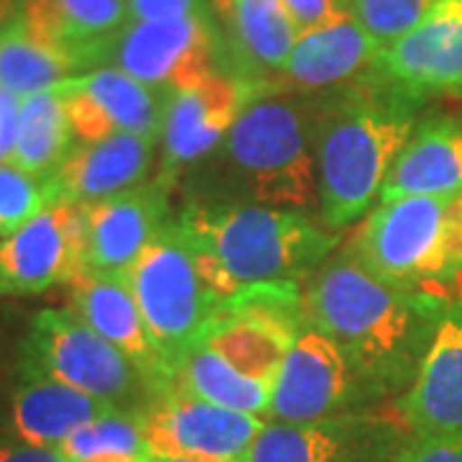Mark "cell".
<instances>
[{"label": "cell", "mask_w": 462, "mask_h": 462, "mask_svg": "<svg viewBox=\"0 0 462 462\" xmlns=\"http://www.w3.org/2000/svg\"><path fill=\"white\" fill-rule=\"evenodd\" d=\"M0 462H69L54 447H33L26 442H0Z\"/></svg>", "instance_id": "e575fe53"}, {"label": "cell", "mask_w": 462, "mask_h": 462, "mask_svg": "<svg viewBox=\"0 0 462 462\" xmlns=\"http://www.w3.org/2000/svg\"><path fill=\"white\" fill-rule=\"evenodd\" d=\"M170 190L154 178L111 199L85 203V270L124 275L172 221Z\"/></svg>", "instance_id": "9a60e30c"}, {"label": "cell", "mask_w": 462, "mask_h": 462, "mask_svg": "<svg viewBox=\"0 0 462 462\" xmlns=\"http://www.w3.org/2000/svg\"><path fill=\"white\" fill-rule=\"evenodd\" d=\"M18 11H21V0H0V36L16 21Z\"/></svg>", "instance_id": "d590c367"}, {"label": "cell", "mask_w": 462, "mask_h": 462, "mask_svg": "<svg viewBox=\"0 0 462 462\" xmlns=\"http://www.w3.org/2000/svg\"><path fill=\"white\" fill-rule=\"evenodd\" d=\"M229 51L211 14L170 21H129L116 33L103 67H116L160 93L196 88L224 69Z\"/></svg>", "instance_id": "ba28073f"}, {"label": "cell", "mask_w": 462, "mask_h": 462, "mask_svg": "<svg viewBox=\"0 0 462 462\" xmlns=\"http://www.w3.org/2000/svg\"><path fill=\"white\" fill-rule=\"evenodd\" d=\"M449 300L445 293L380 281L346 249L303 285L311 329L345 352L370 398L411 385Z\"/></svg>", "instance_id": "6da1fadb"}, {"label": "cell", "mask_w": 462, "mask_h": 462, "mask_svg": "<svg viewBox=\"0 0 462 462\" xmlns=\"http://www.w3.org/2000/svg\"><path fill=\"white\" fill-rule=\"evenodd\" d=\"M185 200L319 208L316 96L257 85L224 142L185 172Z\"/></svg>", "instance_id": "7a4b0ae2"}, {"label": "cell", "mask_w": 462, "mask_h": 462, "mask_svg": "<svg viewBox=\"0 0 462 462\" xmlns=\"http://www.w3.org/2000/svg\"><path fill=\"white\" fill-rule=\"evenodd\" d=\"M60 452L69 462H85L103 455L142 457L147 452V445L136 411H111L67 437Z\"/></svg>", "instance_id": "83f0119b"}, {"label": "cell", "mask_w": 462, "mask_h": 462, "mask_svg": "<svg viewBox=\"0 0 462 462\" xmlns=\"http://www.w3.org/2000/svg\"><path fill=\"white\" fill-rule=\"evenodd\" d=\"M85 462H139V457H126V455H103V457H93Z\"/></svg>", "instance_id": "74e56055"}, {"label": "cell", "mask_w": 462, "mask_h": 462, "mask_svg": "<svg viewBox=\"0 0 462 462\" xmlns=\"http://www.w3.org/2000/svg\"><path fill=\"white\" fill-rule=\"evenodd\" d=\"M175 224L221 298L260 285L306 282L339 245L337 231L303 211L254 203L185 200Z\"/></svg>", "instance_id": "277c9868"}, {"label": "cell", "mask_w": 462, "mask_h": 462, "mask_svg": "<svg viewBox=\"0 0 462 462\" xmlns=\"http://www.w3.org/2000/svg\"><path fill=\"white\" fill-rule=\"evenodd\" d=\"M160 139L116 134L100 142L75 144L50 175L57 203H96L142 185L154 165Z\"/></svg>", "instance_id": "ffe728a7"}, {"label": "cell", "mask_w": 462, "mask_h": 462, "mask_svg": "<svg viewBox=\"0 0 462 462\" xmlns=\"http://www.w3.org/2000/svg\"><path fill=\"white\" fill-rule=\"evenodd\" d=\"M282 5H285L288 16L293 18L298 36L311 32V29H319L349 11L346 0H282Z\"/></svg>", "instance_id": "d6a6232c"}, {"label": "cell", "mask_w": 462, "mask_h": 462, "mask_svg": "<svg viewBox=\"0 0 462 462\" xmlns=\"http://www.w3.org/2000/svg\"><path fill=\"white\" fill-rule=\"evenodd\" d=\"M69 309L142 370L152 398L165 393L170 388L165 365L152 345L147 324L124 275L85 270L78 281L69 282Z\"/></svg>", "instance_id": "d6986e66"}, {"label": "cell", "mask_w": 462, "mask_h": 462, "mask_svg": "<svg viewBox=\"0 0 462 462\" xmlns=\"http://www.w3.org/2000/svg\"><path fill=\"white\" fill-rule=\"evenodd\" d=\"M78 75L62 54L39 44L18 18L0 36V85L26 98Z\"/></svg>", "instance_id": "4316f807"}, {"label": "cell", "mask_w": 462, "mask_h": 462, "mask_svg": "<svg viewBox=\"0 0 462 462\" xmlns=\"http://www.w3.org/2000/svg\"><path fill=\"white\" fill-rule=\"evenodd\" d=\"M346 3H349V0H346Z\"/></svg>", "instance_id": "ab89813d"}, {"label": "cell", "mask_w": 462, "mask_h": 462, "mask_svg": "<svg viewBox=\"0 0 462 462\" xmlns=\"http://www.w3.org/2000/svg\"><path fill=\"white\" fill-rule=\"evenodd\" d=\"M437 3L439 0H349V11L380 47H388L411 32Z\"/></svg>", "instance_id": "f546056e"}, {"label": "cell", "mask_w": 462, "mask_h": 462, "mask_svg": "<svg viewBox=\"0 0 462 462\" xmlns=\"http://www.w3.org/2000/svg\"><path fill=\"white\" fill-rule=\"evenodd\" d=\"M260 83L218 72L196 88L167 93L160 132L157 180L175 185L190 167L208 157L229 134Z\"/></svg>", "instance_id": "7c38bea8"}, {"label": "cell", "mask_w": 462, "mask_h": 462, "mask_svg": "<svg viewBox=\"0 0 462 462\" xmlns=\"http://www.w3.org/2000/svg\"><path fill=\"white\" fill-rule=\"evenodd\" d=\"M396 409L413 437H462V306L455 296Z\"/></svg>", "instance_id": "2e32d148"}, {"label": "cell", "mask_w": 462, "mask_h": 462, "mask_svg": "<svg viewBox=\"0 0 462 462\" xmlns=\"http://www.w3.org/2000/svg\"><path fill=\"white\" fill-rule=\"evenodd\" d=\"M136 416L149 452L193 462H247L264 430L254 413L224 409L182 391L154 396Z\"/></svg>", "instance_id": "9c48e42d"}, {"label": "cell", "mask_w": 462, "mask_h": 462, "mask_svg": "<svg viewBox=\"0 0 462 462\" xmlns=\"http://www.w3.org/2000/svg\"><path fill=\"white\" fill-rule=\"evenodd\" d=\"M449 193H462V116H430L416 124L398 154L378 203Z\"/></svg>", "instance_id": "603a6c76"}, {"label": "cell", "mask_w": 462, "mask_h": 462, "mask_svg": "<svg viewBox=\"0 0 462 462\" xmlns=\"http://www.w3.org/2000/svg\"><path fill=\"white\" fill-rule=\"evenodd\" d=\"M124 278L136 298L152 345L165 365L167 383L172 385L175 370L206 337L226 298L218 296L203 278L175 216Z\"/></svg>", "instance_id": "8992f818"}, {"label": "cell", "mask_w": 462, "mask_h": 462, "mask_svg": "<svg viewBox=\"0 0 462 462\" xmlns=\"http://www.w3.org/2000/svg\"><path fill=\"white\" fill-rule=\"evenodd\" d=\"M18 375L21 380L8 403V421L18 442L60 449L67 437L83 430L85 424L96 421L106 413L121 411L111 403L88 396L50 375L21 370V367Z\"/></svg>", "instance_id": "7402d4cb"}, {"label": "cell", "mask_w": 462, "mask_h": 462, "mask_svg": "<svg viewBox=\"0 0 462 462\" xmlns=\"http://www.w3.org/2000/svg\"><path fill=\"white\" fill-rule=\"evenodd\" d=\"M21 96L0 85V162H11L18 132Z\"/></svg>", "instance_id": "836d02e7"}, {"label": "cell", "mask_w": 462, "mask_h": 462, "mask_svg": "<svg viewBox=\"0 0 462 462\" xmlns=\"http://www.w3.org/2000/svg\"><path fill=\"white\" fill-rule=\"evenodd\" d=\"M85 273L83 206L60 200L0 239V298L69 285Z\"/></svg>", "instance_id": "8fae6325"}, {"label": "cell", "mask_w": 462, "mask_h": 462, "mask_svg": "<svg viewBox=\"0 0 462 462\" xmlns=\"http://www.w3.org/2000/svg\"><path fill=\"white\" fill-rule=\"evenodd\" d=\"M375 75L421 103L462 93V0H439L411 32L383 47Z\"/></svg>", "instance_id": "5bb4252c"}, {"label": "cell", "mask_w": 462, "mask_h": 462, "mask_svg": "<svg viewBox=\"0 0 462 462\" xmlns=\"http://www.w3.org/2000/svg\"><path fill=\"white\" fill-rule=\"evenodd\" d=\"M170 391H182L216 406L254 413V416H263V413L267 416L270 396H273V385L236 373L206 342H199L188 352V357L175 370Z\"/></svg>", "instance_id": "484cf974"}, {"label": "cell", "mask_w": 462, "mask_h": 462, "mask_svg": "<svg viewBox=\"0 0 462 462\" xmlns=\"http://www.w3.org/2000/svg\"><path fill=\"white\" fill-rule=\"evenodd\" d=\"M455 300H457V303H460V306H462V291H460V293H457V296H455Z\"/></svg>", "instance_id": "f35d334b"}, {"label": "cell", "mask_w": 462, "mask_h": 462, "mask_svg": "<svg viewBox=\"0 0 462 462\" xmlns=\"http://www.w3.org/2000/svg\"><path fill=\"white\" fill-rule=\"evenodd\" d=\"M18 367L50 375L121 411L149 393L142 370L72 309H44L33 316Z\"/></svg>", "instance_id": "52a82bcc"}, {"label": "cell", "mask_w": 462, "mask_h": 462, "mask_svg": "<svg viewBox=\"0 0 462 462\" xmlns=\"http://www.w3.org/2000/svg\"><path fill=\"white\" fill-rule=\"evenodd\" d=\"M224 39L242 78L281 75L298 42V29L282 0H214Z\"/></svg>", "instance_id": "cb8c5ba5"}, {"label": "cell", "mask_w": 462, "mask_h": 462, "mask_svg": "<svg viewBox=\"0 0 462 462\" xmlns=\"http://www.w3.org/2000/svg\"><path fill=\"white\" fill-rule=\"evenodd\" d=\"M139 462H193V460H182V457H170V455H157V452H144Z\"/></svg>", "instance_id": "8d00e7d4"}, {"label": "cell", "mask_w": 462, "mask_h": 462, "mask_svg": "<svg viewBox=\"0 0 462 462\" xmlns=\"http://www.w3.org/2000/svg\"><path fill=\"white\" fill-rule=\"evenodd\" d=\"M65 100L72 132L80 142H100L116 134H136L160 139L167 93H160L136 78L96 67L54 85Z\"/></svg>", "instance_id": "4fadbf2b"}, {"label": "cell", "mask_w": 462, "mask_h": 462, "mask_svg": "<svg viewBox=\"0 0 462 462\" xmlns=\"http://www.w3.org/2000/svg\"><path fill=\"white\" fill-rule=\"evenodd\" d=\"M383 430L370 419L331 416L311 424L270 421L247 462H373L383 452Z\"/></svg>", "instance_id": "44dd1931"}, {"label": "cell", "mask_w": 462, "mask_h": 462, "mask_svg": "<svg viewBox=\"0 0 462 462\" xmlns=\"http://www.w3.org/2000/svg\"><path fill=\"white\" fill-rule=\"evenodd\" d=\"M391 462H462V437H413Z\"/></svg>", "instance_id": "4dcf8cb0"}, {"label": "cell", "mask_w": 462, "mask_h": 462, "mask_svg": "<svg viewBox=\"0 0 462 462\" xmlns=\"http://www.w3.org/2000/svg\"><path fill=\"white\" fill-rule=\"evenodd\" d=\"M345 249L380 281L442 293L462 281V193L378 203Z\"/></svg>", "instance_id": "5b68a950"}, {"label": "cell", "mask_w": 462, "mask_h": 462, "mask_svg": "<svg viewBox=\"0 0 462 462\" xmlns=\"http://www.w3.org/2000/svg\"><path fill=\"white\" fill-rule=\"evenodd\" d=\"M75 147V132L65 100L51 88L21 98L18 132L11 165L39 178H50Z\"/></svg>", "instance_id": "d4e9b609"}, {"label": "cell", "mask_w": 462, "mask_h": 462, "mask_svg": "<svg viewBox=\"0 0 462 462\" xmlns=\"http://www.w3.org/2000/svg\"><path fill=\"white\" fill-rule=\"evenodd\" d=\"M378 42L352 11L300 33L278 80L291 90L324 96L375 72Z\"/></svg>", "instance_id": "e0dca14e"}, {"label": "cell", "mask_w": 462, "mask_h": 462, "mask_svg": "<svg viewBox=\"0 0 462 462\" xmlns=\"http://www.w3.org/2000/svg\"><path fill=\"white\" fill-rule=\"evenodd\" d=\"M129 21H170L208 14L206 0H126Z\"/></svg>", "instance_id": "1f68e13d"}, {"label": "cell", "mask_w": 462, "mask_h": 462, "mask_svg": "<svg viewBox=\"0 0 462 462\" xmlns=\"http://www.w3.org/2000/svg\"><path fill=\"white\" fill-rule=\"evenodd\" d=\"M365 398L370 393L345 352L321 331L306 329L282 360L267 416L278 424H311L339 416Z\"/></svg>", "instance_id": "30bf717a"}, {"label": "cell", "mask_w": 462, "mask_h": 462, "mask_svg": "<svg viewBox=\"0 0 462 462\" xmlns=\"http://www.w3.org/2000/svg\"><path fill=\"white\" fill-rule=\"evenodd\" d=\"M18 23L75 72L103 67V57L129 23L126 0H21Z\"/></svg>", "instance_id": "ac0fdd59"}, {"label": "cell", "mask_w": 462, "mask_h": 462, "mask_svg": "<svg viewBox=\"0 0 462 462\" xmlns=\"http://www.w3.org/2000/svg\"><path fill=\"white\" fill-rule=\"evenodd\" d=\"M421 100L367 75L357 83L316 96L319 216L342 231L380 199L398 154L419 124Z\"/></svg>", "instance_id": "3957f363"}, {"label": "cell", "mask_w": 462, "mask_h": 462, "mask_svg": "<svg viewBox=\"0 0 462 462\" xmlns=\"http://www.w3.org/2000/svg\"><path fill=\"white\" fill-rule=\"evenodd\" d=\"M57 203L50 178L32 175L11 162H0V239L26 226Z\"/></svg>", "instance_id": "f1b7e54d"}]
</instances>
